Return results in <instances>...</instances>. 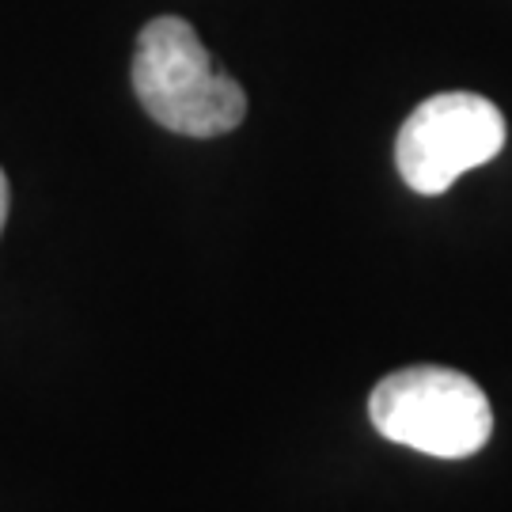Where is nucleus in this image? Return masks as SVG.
I'll list each match as a JSON object with an SVG mask.
<instances>
[{"label":"nucleus","mask_w":512,"mask_h":512,"mask_svg":"<svg viewBox=\"0 0 512 512\" xmlns=\"http://www.w3.org/2000/svg\"><path fill=\"white\" fill-rule=\"evenodd\" d=\"M133 92L152 122L183 137L232 133L247 114V95L213 69L198 31L179 16L145 23L133 50Z\"/></svg>","instance_id":"obj_1"},{"label":"nucleus","mask_w":512,"mask_h":512,"mask_svg":"<svg viewBox=\"0 0 512 512\" xmlns=\"http://www.w3.org/2000/svg\"><path fill=\"white\" fill-rule=\"evenodd\" d=\"M376 433L437 459H467L494 433L486 391L456 368L414 365L384 376L368 395Z\"/></svg>","instance_id":"obj_2"},{"label":"nucleus","mask_w":512,"mask_h":512,"mask_svg":"<svg viewBox=\"0 0 512 512\" xmlns=\"http://www.w3.org/2000/svg\"><path fill=\"white\" fill-rule=\"evenodd\" d=\"M505 145L501 110L475 92L425 99L399 129L395 164L410 190L444 194L463 171L490 164Z\"/></svg>","instance_id":"obj_3"},{"label":"nucleus","mask_w":512,"mask_h":512,"mask_svg":"<svg viewBox=\"0 0 512 512\" xmlns=\"http://www.w3.org/2000/svg\"><path fill=\"white\" fill-rule=\"evenodd\" d=\"M8 205H12V190H8V175L0 171V232H4V220H8Z\"/></svg>","instance_id":"obj_4"}]
</instances>
